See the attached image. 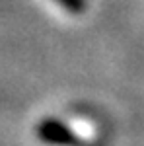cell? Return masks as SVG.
<instances>
[{
	"mask_svg": "<svg viewBox=\"0 0 144 146\" xmlns=\"http://www.w3.org/2000/svg\"><path fill=\"white\" fill-rule=\"evenodd\" d=\"M56 4H60L62 8L70 14H82V12L88 8V0H55Z\"/></svg>",
	"mask_w": 144,
	"mask_h": 146,
	"instance_id": "cell-2",
	"label": "cell"
},
{
	"mask_svg": "<svg viewBox=\"0 0 144 146\" xmlns=\"http://www.w3.org/2000/svg\"><path fill=\"white\" fill-rule=\"evenodd\" d=\"M35 135L41 142L51 146H80L76 133L56 119H43L35 127Z\"/></svg>",
	"mask_w": 144,
	"mask_h": 146,
	"instance_id": "cell-1",
	"label": "cell"
}]
</instances>
